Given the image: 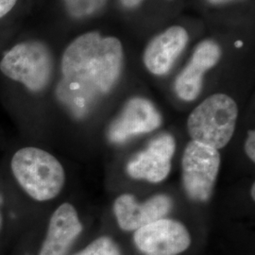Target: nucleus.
Instances as JSON below:
<instances>
[{
    "mask_svg": "<svg viewBox=\"0 0 255 255\" xmlns=\"http://www.w3.org/2000/svg\"><path fill=\"white\" fill-rule=\"evenodd\" d=\"M161 124V115L154 105L145 99L135 98L128 101L121 115L110 126L108 139L112 143H124L136 134L154 130Z\"/></svg>",
    "mask_w": 255,
    "mask_h": 255,
    "instance_id": "9",
    "label": "nucleus"
},
{
    "mask_svg": "<svg viewBox=\"0 0 255 255\" xmlns=\"http://www.w3.org/2000/svg\"><path fill=\"white\" fill-rule=\"evenodd\" d=\"M11 170L23 190L33 200L56 198L64 187V167L53 155L33 146L17 150L11 159Z\"/></svg>",
    "mask_w": 255,
    "mask_h": 255,
    "instance_id": "2",
    "label": "nucleus"
},
{
    "mask_svg": "<svg viewBox=\"0 0 255 255\" xmlns=\"http://www.w3.org/2000/svg\"><path fill=\"white\" fill-rule=\"evenodd\" d=\"M255 184L254 183L253 184V186H252V190H251V195H252V198H253V200H255Z\"/></svg>",
    "mask_w": 255,
    "mask_h": 255,
    "instance_id": "19",
    "label": "nucleus"
},
{
    "mask_svg": "<svg viewBox=\"0 0 255 255\" xmlns=\"http://www.w3.org/2000/svg\"><path fill=\"white\" fill-rule=\"evenodd\" d=\"M133 240L137 249L146 255H178L190 244V235L181 222L162 219L138 229Z\"/></svg>",
    "mask_w": 255,
    "mask_h": 255,
    "instance_id": "6",
    "label": "nucleus"
},
{
    "mask_svg": "<svg viewBox=\"0 0 255 255\" xmlns=\"http://www.w3.org/2000/svg\"><path fill=\"white\" fill-rule=\"evenodd\" d=\"M75 255H121L119 248L111 238L102 237L93 241L82 252Z\"/></svg>",
    "mask_w": 255,
    "mask_h": 255,
    "instance_id": "14",
    "label": "nucleus"
},
{
    "mask_svg": "<svg viewBox=\"0 0 255 255\" xmlns=\"http://www.w3.org/2000/svg\"><path fill=\"white\" fill-rule=\"evenodd\" d=\"M220 53L219 46L212 41H204L198 46L191 62L175 82V90L182 100L191 101L198 98L202 87L203 75L219 62Z\"/></svg>",
    "mask_w": 255,
    "mask_h": 255,
    "instance_id": "11",
    "label": "nucleus"
},
{
    "mask_svg": "<svg viewBox=\"0 0 255 255\" xmlns=\"http://www.w3.org/2000/svg\"><path fill=\"white\" fill-rule=\"evenodd\" d=\"M172 208V200L166 195H156L144 203L134 196L123 194L115 201L114 211L119 227L123 231H136L164 219Z\"/></svg>",
    "mask_w": 255,
    "mask_h": 255,
    "instance_id": "8",
    "label": "nucleus"
},
{
    "mask_svg": "<svg viewBox=\"0 0 255 255\" xmlns=\"http://www.w3.org/2000/svg\"><path fill=\"white\" fill-rule=\"evenodd\" d=\"M219 150L195 141L187 145L182 156V184L191 200H209L219 175Z\"/></svg>",
    "mask_w": 255,
    "mask_h": 255,
    "instance_id": "5",
    "label": "nucleus"
},
{
    "mask_svg": "<svg viewBox=\"0 0 255 255\" xmlns=\"http://www.w3.org/2000/svg\"><path fill=\"white\" fill-rule=\"evenodd\" d=\"M52 69L50 51L46 45L38 41L15 45L4 54L0 62L2 73L33 93L43 91L48 85Z\"/></svg>",
    "mask_w": 255,
    "mask_h": 255,
    "instance_id": "4",
    "label": "nucleus"
},
{
    "mask_svg": "<svg viewBox=\"0 0 255 255\" xmlns=\"http://www.w3.org/2000/svg\"><path fill=\"white\" fill-rule=\"evenodd\" d=\"M67 11L76 18L95 14L104 7L107 0H64Z\"/></svg>",
    "mask_w": 255,
    "mask_h": 255,
    "instance_id": "13",
    "label": "nucleus"
},
{
    "mask_svg": "<svg viewBox=\"0 0 255 255\" xmlns=\"http://www.w3.org/2000/svg\"><path fill=\"white\" fill-rule=\"evenodd\" d=\"M18 0H0V19L8 14Z\"/></svg>",
    "mask_w": 255,
    "mask_h": 255,
    "instance_id": "16",
    "label": "nucleus"
},
{
    "mask_svg": "<svg viewBox=\"0 0 255 255\" xmlns=\"http://www.w3.org/2000/svg\"><path fill=\"white\" fill-rule=\"evenodd\" d=\"M122 61V46L117 38L102 37L98 32L78 37L63 55L58 100L75 118H84L116 85Z\"/></svg>",
    "mask_w": 255,
    "mask_h": 255,
    "instance_id": "1",
    "label": "nucleus"
},
{
    "mask_svg": "<svg viewBox=\"0 0 255 255\" xmlns=\"http://www.w3.org/2000/svg\"><path fill=\"white\" fill-rule=\"evenodd\" d=\"M188 35L182 27H172L154 38L144 56L146 68L155 75L167 73L187 44Z\"/></svg>",
    "mask_w": 255,
    "mask_h": 255,
    "instance_id": "12",
    "label": "nucleus"
},
{
    "mask_svg": "<svg viewBox=\"0 0 255 255\" xmlns=\"http://www.w3.org/2000/svg\"><path fill=\"white\" fill-rule=\"evenodd\" d=\"M207 1H209L210 3H213V4H221V3L229 2L231 0H207Z\"/></svg>",
    "mask_w": 255,
    "mask_h": 255,
    "instance_id": "18",
    "label": "nucleus"
},
{
    "mask_svg": "<svg viewBox=\"0 0 255 255\" xmlns=\"http://www.w3.org/2000/svg\"><path fill=\"white\" fill-rule=\"evenodd\" d=\"M82 232V223L73 205L62 204L50 219L46 239L39 255H67L74 241Z\"/></svg>",
    "mask_w": 255,
    "mask_h": 255,
    "instance_id": "10",
    "label": "nucleus"
},
{
    "mask_svg": "<svg viewBox=\"0 0 255 255\" xmlns=\"http://www.w3.org/2000/svg\"><path fill=\"white\" fill-rule=\"evenodd\" d=\"M0 225H1V219H0Z\"/></svg>",
    "mask_w": 255,
    "mask_h": 255,
    "instance_id": "20",
    "label": "nucleus"
},
{
    "mask_svg": "<svg viewBox=\"0 0 255 255\" xmlns=\"http://www.w3.org/2000/svg\"><path fill=\"white\" fill-rule=\"evenodd\" d=\"M142 0H121L122 4L127 8H134L138 4L141 3Z\"/></svg>",
    "mask_w": 255,
    "mask_h": 255,
    "instance_id": "17",
    "label": "nucleus"
},
{
    "mask_svg": "<svg viewBox=\"0 0 255 255\" xmlns=\"http://www.w3.org/2000/svg\"><path fill=\"white\" fill-rule=\"evenodd\" d=\"M175 149L176 142L171 134L163 133L156 137L145 150L128 162V174L133 179L149 182L164 181L170 172Z\"/></svg>",
    "mask_w": 255,
    "mask_h": 255,
    "instance_id": "7",
    "label": "nucleus"
},
{
    "mask_svg": "<svg viewBox=\"0 0 255 255\" xmlns=\"http://www.w3.org/2000/svg\"><path fill=\"white\" fill-rule=\"evenodd\" d=\"M255 130H250L249 135L247 138L246 143H245V150L249 158L255 162Z\"/></svg>",
    "mask_w": 255,
    "mask_h": 255,
    "instance_id": "15",
    "label": "nucleus"
},
{
    "mask_svg": "<svg viewBox=\"0 0 255 255\" xmlns=\"http://www.w3.org/2000/svg\"><path fill=\"white\" fill-rule=\"evenodd\" d=\"M238 109L232 98L216 94L202 101L189 116L187 128L192 141L213 147H224L234 135Z\"/></svg>",
    "mask_w": 255,
    "mask_h": 255,
    "instance_id": "3",
    "label": "nucleus"
}]
</instances>
